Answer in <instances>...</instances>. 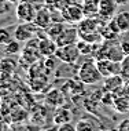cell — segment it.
<instances>
[{
	"instance_id": "obj_1",
	"label": "cell",
	"mask_w": 129,
	"mask_h": 131,
	"mask_svg": "<svg viewBox=\"0 0 129 131\" xmlns=\"http://www.w3.org/2000/svg\"><path fill=\"white\" fill-rule=\"evenodd\" d=\"M78 79L84 84H96L103 79L102 73L99 72L96 61H85L78 69Z\"/></svg>"
},
{
	"instance_id": "obj_2",
	"label": "cell",
	"mask_w": 129,
	"mask_h": 131,
	"mask_svg": "<svg viewBox=\"0 0 129 131\" xmlns=\"http://www.w3.org/2000/svg\"><path fill=\"white\" fill-rule=\"evenodd\" d=\"M80 54V47L78 44L71 43V44H66V46H58L56 51H55V57L59 61L65 62V63H74L78 59Z\"/></svg>"
},
{
	"instance_id": "obj_3",
	"label": "cell",
	"mask_w": 129,
	"mask_h": 131,
	"mask_svg": "<svg viewBox=\"0 0 129 131\" xmlns=\"http://www.w3.org/2000/svg\"><path fill=\"white\" fill-rule=\"evenodd\" d=\"M39 26L34 22H23L15 28V32H14V37L18 41H29L30 39H33L34 33L37 32Z\"/></svg>"
},
{
	"instance_id": "obj_4",
	"label": "cell",
	"mask_w": 129,
	"mask_h": 131,
	"mask_svg": "<svg viewBox=\"0 0 129 131\" xmlns=\"http://www.w3.org/2000/svg\"><path fill=\"white\" fill-rule=\"evenodd\" d=\"M96 65L99 72L102 73L103 79L109 77L113 75H120L121 72V62L111 61L109 58H103V59H96Z\"/></svg>"
},
{
	"instance_id": "obj_5",
	"label": "cell",
	"mask_w": 129,
	"mask_h": 131,
	"mask_svg": "<svg viewBox=\"0 0 129 131\" xmlns=\"http://www.w3.org/2000/svg\"><path fill=\"white\" fill-rule=\"evenodd\" d=\"M17 17L18 19L23 21V22H33L34 17H36V8H34L33 4H30L29 2H25V0H21V2L17 4Z\"/></svg>"
},
{
	"instance_id": "obj_6",
	"label": "cell",
	"mask_w": 129,
	"mask_h": 131,
	"mask_svg": "<svg viewBox=\"0 0 129 131\" xmlns=\"http://www.w3.org/2000/svg\"><path fill=\"white\" fill-rule=\"evenodd\" d=\"M117 7L118 4L114 0H99L97 14L103 19H113L114 15L117 14Z\"/></svg>"
},
{
	"instance_id": "obj_7",
	"label": "cell",
	"mask_w": 129,
	"mask_h": 131,
	"mask_svg": "<svg viewBox=\"0 0 129 131\" xmlns=\"http://www.w3.org/2000/svg\"><path fill=\"white\" fill-rule=\"evenodd\" d=\"M63 18L66 21H69V22L74 24V22H80L82 18L85 17V13H84V8L82 7H80L77 4H70L67 6L66 8L63 10Z\"/></svg>"
},
{
	"instance_id": "obj_8",
	"label": "cell",
	"mask_w": 129,
	"mask_h": 131,
	"mask_svg": "<svg viewBox=\"0 0 129 131\" xmlns=\"http://www.w3.org/2000/svg\"><path fill=\"white\" fill-rule=\"evenodd\" d=\"M80 37L78 29L74 26H66L63 32L61 33V36L56 39V44L58 46H66V44H71L76 43V40Z\"/></svg>"
},
{
	"instance_id": "obj_9",
	"label": "cell",
	"mask_w": 129,
	"mask_h": 131,
	"mask_svg": "<svg viewBox=\"0 0 129 131\" xmlns=\"http://www.w3.org/2000/svg\"><path fill=\"white\" fill-rule=\"evenodd\" d=\"M58 48V44L55 40H52V39L50 37H44L41 39V40L39 41V51L41 55L44 57H52L55 55V51H56Z\"/></svg>"
},
{
	"instance_id": "obj_10",
	"label": "cell",
	"mask_w": 129,
	"mask_h": 131,
	"mask_svg": "<svg viewBox=\"0 0 129 131\" xmlns=\"http://www.w3.org/2000/svg\"><path fill=\"white\" fill-rule=\"evenodd\" d=\"M33 22L36 24L40 29H45V28L52 22V15L47 8H41L36 13V17H34Z\"/></svg>"
},
{
	"instance_id": "obj_11",
	"label": "cell",
	"mask_w": 129,
	"mask_h": 131,
	"mask_svg": "<svg viewBox=\"0 0 129 131\" xmlns=\"http://www.w3.org/2000/svg\"><path fill=\"white\" fill-rule=\"evenodd\" d=\"M113 21L116 22L121 33H128L129 32V11H120L114 15Z\"/></svg>"
},
{
	"instance_id": "obj_12",
	"label": "cell",
	"mask_w": 129,
	"mask_h": 131,
	"mask_svg": "<svg viewBox=\"0 0 129 131\" xmlns=\"http://www.w3.org/2000/svg\"><path fill=\"white\" fill-rule=\"evenodd\" d=\"M120 33L121 32H120L118 26L116 25V22H114L113 19H110L109 24H106L104 26L100 28V35H102V37L106 39V40H113V39H116Z\"/></svg>"
},
{
	"instance_id": "obj_13",
	"label": "cell",
	"mask_w": 129,
	"mask_h": 131,
	"mask_svg": "<svg viewBox=\"0 0 129 131\" xmlns=\"http://www.w3.org/2000/svg\"><path fill=\"white\" fill-rule=\"evenodd\" d=\"M106 81H104V91H113V93H117L118 87L122 86V77L120 75H113L109 77H104Z\"/></svg>"
},
{
	"instance_id": "obj_14",
	"label": "cell",
	"mask_w": 129,
	"mask_h": 131,
	"mask_svg": "<svg viewBox=\"0 0 129 131\" xmlns=\"http://www.w3.org/2000/svg\"><path fill=\"white\" fill-rule=\"evenodd\" d=\"M66 26L62 22H51L50 25L45 28V35H47L50 39H52V40L56 41V39L61 36V33L63 32Z\"/></svg>"
},
{
	"instance_id": "obj_15",
	"label": "cell",
	"mask_w": 129,
	"mask_h": 131,
	"mask_svg": "<svg viewBox=\"0 0 129 131\" xmlns=\"http://www.w3.org/2000/svg\"><path fill=\"white\" fill-rule=\"evenodd\" d=\"M125 57H126V54H125V51L122 50L121 44L120 46H110L109 50H107V58L111 59V61L122 62Z\"/></svg>"
},
{
	"instance_id": "obj_16",
	"label": "cell",
	"mask_w": 129,
	"mask_h": 131,
	"mask_svg": "<svg viewBox=\"0 0 129 131\" xmlns=\"http://www.w3.org/2000/svg\"><path fill=\"white\" fill-rule=\"evenodd\" d=\"M113 106L116 108L118 113L129 112V95H118V97H116Z\"/></svg>"
},
{
	"instance_id": "obj_17",
	"label": "cell",
	"mask_w": 129,
	"mask_h": 131,
	"mask_svg": "<svg viewBox=\"0 0 129 131\" xmlns=\"http://www.w3.org/2000/svg\"><path fill=\"white\" fill-rule=\"evenodd\" d=\"M54 122H55V124H63V123H69V122H71V113L70 111H67V109H65V108H61V109H58L56 113H55V116H54Z\"/></svg>"
},
{
	"instance_id": "obj_18",
	"label": "cell",
	"mask_w": 129,
	"mask_h": 131,
	"mask_svg": "<svg viewBox=\"0 0 129 131\" xmlns=\"http://www.w3.org/2000/svg\"><path fill=\"white\" fill-rule=\"evenodd\" d=\"M92 130H95V126L91 124L89 120L85 119L78 120V123L76 124V131H92Z\"/></svg>"
},
{
	"instance_id": "obj_19",
	"label": "cell",
	"mask_w": 129,
	"mask_h": 131,
	"mask_svg": "<svg viewBox=\"0 0 129 131\" xmlns=\"http://www.w3.org/2000/svg\"><path fill=\"white\" fill-rule=\"evenodd\" d=\"M21 41L15 40H11L8 44H6V52L7 54H18L19 50H21V46H19Z\"/></svg>"
},
{
	"instance_id": "obj_20",
	"label": "cell",
	"mask_w": 129,
	"mask_h": 131,
	"mask_svg": "<svg viewBox=\"0 0 129 131\" xmlns=\"http://www.w3.org/2000/svg\"><path fill=\"white\" fill-rule=\"evenodd\" d=\"M15 69V62L11 59H3L0 62V70H6V73H11Z\"/></svg>"
},
{
	"instance_id": "obj_21",
	"label": "cell",
	"mask_w": 129,
	"mask_h": 131,
	"mask_svg": "<svg viewBox=\"0 0 129 131\" xmlns=\"http://www.w3.org/2000/svg\"><path fill=\"white\" fill-rule=\"evenodd\" d=\"M11 40H12V36H11V33H10V30L2 28V29H0V44L6 46V44H8Z\"/></svg>"
},
{
	"instance_id": "obj_22",
	"label": "cell",
	"mask_w": 129,
	"mask_h": 131,
	"mask_svg": "<svg viewBox=\"0 0 129 131\" xmlns=\"http://www.w3.org/2000/svg\"><path fill=\"white\" fill-rule=\"evenodd\" d=\"M59 131H76V126L71 124L70 122L69 123H63V124H59L58 126Z\"/></svg>"
},
{
	"instance_id": "obj_23",
	"label": "cell",
	"mask_w": 129,
	"mask_h": 131,
	"mask_svg": "<svg viewBox=\"0 0 129 131\" xmlns=\"http://www.w3.org/2000/svg\"><path fill=\"white\" fill-rule=\"evenodd\" d=\"M10 4H11V3H8L7 0H0V15H3V14L8 13Z\"/></svg>"
},
{
	"instance_id": "obj_24",
	"label": "cell",
	"mask_w": 129,
	"mask_h": 131,
	"mask_svg": "<svg viewBox=\"0 0 129 131\" xmlns=\"http://www.w3.org/2000/svg\"><path fill=\"white\" fill-rule=\"evenodd\" d=\"M117 128L120 131H129V119H124L118 123Z\"/></svg>"
},
{
	"instance_id": "obj_25",
	"label": "cell",
	"mask_w": 129,
	"mask_h": 131,
	"mask_svg": "<svg viewBox=\"0 0 129 131\" xmlns=\"http://www.w3.org/2000/svg\"><path fill=\"white\" fill-rule=\"evenodd\" d=\"M121 47H122V50L125 51V54L129 55V41H122V43H121Z\"/></svg>"
},
{
	"instance_id": "obj_26",
	"label": "cell",
	"mask_w": 129,
	"mask_h": 131,
	"mask_svg": "<svg viewBox=\"0 0 129 131\" xmlns=\"http://www.w3.org/2000/svg\"><path fill=\"white\" fill-rule=\"evenodd\" d=\"M114 2H116L118 6H122V7L129 4V0H114Z\"/></svg>"
},
{
	"instance_id": "obj_27",
	"label": "cell",
	"mask_w": 129,
	"mask_h": 131,
	"mask_svg": "<svg viewBox=\"0 0 129 131\" xmlns=\"http://www.w3.org/2000/svg\"><path fill=\"white\" fill-rule=\"evenodd\" d=\"M8 3H11V4H18V3L21 2V0H7Z\"/></svg>"
}]
</instances>
